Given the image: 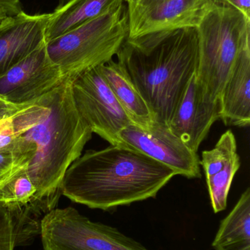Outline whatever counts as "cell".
<instances>
[{
  "label": "cell",
  "instance_id": "cell-1",
  "mask_svg": "<svg viewBox=\"0 0 250 250\" xmlns=\"http://www.w3.org/2000/svg\"><path fill=\"white\" fill-rule=\"evenodd\" d=\"M72 82L66 79L11 117L14 132L33 158L28 174L44 199L59 201L66 170L93 133L76 108Z\"/></svg>",
  "mask_w": 250,
  "mask_h": 250
},
{
  "label": "cell",
  "instance_id": "cell-2",
  "mask_svg": "<svg viewBox=\"0 0 250 250\" xmlns=\"http://www.w3.org/2000/svg\"><path fill=\"white\" fill-rule=\"evenodd\" d=\"M176 172L125 145L88 150L66 170L62 195L94 209L110 211L154 198Z\"/></svg>",
  "mask_w": 250,
  "mask_h": 250
},
{
  "label": "cell",
  "instance_id": "cell-3",
  "mask_svg": "<svg viewBox=\"0 0 250 250\" xmlns=\"http://www.w3.org/2000/svg\"><path fill=\"white\" fill-rule=\"evenodd\" d=\"M116 56L145 100L154 121L169 125L198 70L196 28L128 38Z\"/></svg>",
  "mask_w": 250,
  "mask_h": 250
},
{
  "label": "cell",
  "instance_id": "cell-4",
  "mask_svg": "<svg viewBox=\"0 0 250 250\" xmlns=\"http://www.w3.org/2000/svg\"><path fill=\"white\" fill-rule=\"evenodd\" d=\"M196 29L197 82L205 101L221 102L223 89L236 60L250 49V18L231 6L214 3Z\"/></svg>",
  "mask_w": 250,
  "mask_h": 250
},
{
  "label": "cell",
  "instance_id": "cell-5",
  "mask_svg": "<svg viewBox=\"0 0 250 250\" xmlns=\"http://www.w3.org/2000/svg\"><path fill=\"white\" fill-rule=\"evenodd\" d=\"M128 36L127 7L123 2L46 42L47 53L66 79L73 82L113 60Z\"/></svg>",
  "mask_w": 250,
  "mask_h": 250
},
{
  "label": "cell",
  "instance_id": "cell-6",
  "mask_svg": "<svg viewBox=\"0 0 250 250\" xmlns=\"http://www.w3.org/2000/svg\"><path fill=\"white\" fill-rule=\"evenodd\" d=\"M40 235L44 250H150L116 228L91 221L70 207L46 214Z\"/></svg>",
  "mask_w": 250,
  "mask_h": 250
},
{
  "label": "cell",
  "instance_id": "cell-7",
  "mask_svg": "<svg viewBox=\"0 0 250 250\" xmlns=\"http://www.w3.org/2000/svg\"><path fill=\"white\" fill-rule=\"evenodd\" d=\"M72 91L76 108L92 132L110 145H123L119 134L132 123L103 77L99 66L73 81Z\"/></svg>",
  "mask_w": 250,
  "mask_h": 250
},
{
  "label": "cell",
  "instance_id": "cell-8",
  "mask_svg": "<svg viewBox=\"0 0 250 250\" xmlns=\"http://www.w3.org/2000/svg\"><path fill=\"white\" fill-rule=\"evenodd\" d=\"M129 36L197 28L212 8L214 0H126Z\"/></svg>",
  "mask_w": 250,
  "mask_h": 250
},
{
  "label": "cell",
  "instance_id": "cell-9",
  "mask_svg": "<svg viewBox=\"0 0 250 250\" xmlns=\"http://www.w3.org/2000/svg\"><path fill=\"white\" fill-rule=\"evenodd\" d=\"M119 138L123 145L135 148L188 179L201 177L200 157L168 125L155 123L148 129L134 124L120 131Z\"/></svg>",
  "mask_w": 250,
  "mask_h": 250
},
{
  "label": "cell",
  "instance_id": "cell-10",
  "mask_svg": "<svg viewBox=\"0 0 250 250\" xmlns=\"http://www.w3.org/2000/svg\"><path fill=\"white\" fill-rule=\"evenodd\" d=\"M66 80L61 70L50 60L45 42L0 78V95L14 104H26Z\"/></svg>",
  "mask_w": 250,
  "mask_h": 250
},
{
  "label": "cell",
  "instance_id": "cell-11",
  "mask_svg": "<svg viewBox=\"0 0 250 250\" xmlns=\"http://www.w3.org/2000/svg\"><path fill=\"white\" fill-rule=\"evenodd\" d=\"M51 13L29 15L22 10L0 23V78L43 44Z\"/></svg>",
  "mask_w": 250,
  "mask_h": 250
},
{
  "label": "cell",
  "instance_id": "cell-12",
  "mask_svg": "<svg viewBox=\"0 0 250 250\" xmlns=\"http://www.w3.org/2000/svg\"><path fill=\"white\" fill-rule=\"evenodd\" d=\"M221 102L205 101L195 75L188 83L168 126L176 136L198 152L213 124L221 119Z\"/></svg>",
  "mask_w": 250,
  "mask_h": 250
},
{
  "label": "cell",
  "instance_id": "cell-13",
  "mask_svg": "<svg viewBox=\"0 0 250 250\" xmlns=\"http://www.w3.org/2000/svg\"><path fill=\"white\" fill-rule=\"evenodd\" d=\"M200 165L205 172L214 212L224 211L232 182L241 167L236 138L231 130L224 132L212 149L203 151Z\"/></svg>",
  "mask_w": 250,
  "mask_h": 250
},
{
  "label": "cell",
  "instance_id": "cell-14",
  "mask_svg": "<svg viewBox=\"0 0 250 250\" xmlns=\"http://www.w3.org/2000/svg\"><path fill=\"white\" fill-rule=\"evenodd\" d=\"M220 120L226 125L245 127L250 124V49L236 60L221 95Z\"/></svg>",
  "mask_w": 250,
  "mask_h": 250
},
{
  "label": "cell",
  "instance_id": "cell-15",
  "mask_svg": "<svg viewBox=\"0 0 250 250\" xmlns=\"http://www.w3.org/2000/svg\"><path fill=\"white\" fill-rule=\"evenodd\" d=\"M99 68L132 124L142 129L151 127L154 123L151 111L125 67L111 60Z\"/></svg>",
  "mask_w": 250,
  "mask_h": 250
},
{
  "label": "cell",
  "instance_id": "cell-16",
  "mask_svg": "<svg viewBox=\"0 0 250 250\" xmlns=\"http://www.w3.org/2000/svg\"><path fill=\"white\" fill-rule=\"evenodd\" d=\"M123 2L124 0H70L51 13L45 31V42L96 19Z\"/></svg>",
  "mask_w": 250,
  "mask_h": 250
},
{
  "label": "cell",
  "instance_id": "cell-17",
  "mask_svg": "<svg viewBox=\"0 0 250 250\" xmlns=\"http://www.w3.org/2000/svg\"><path fill=\"white\" fill-rule=\"evenodd\" d=\"M212 247L215 250H250V189L221 222Z\"/></svg>",
  "mask_w": 250,
  "mask_h": 250
},
{
  "label": "cell",
  "instance_id": "cell-18",
  "mask_svg": "<svg viewBox=\"0 0 250 250\" xmlns=\"http://www.w3.org/2000/svg\"><path fill=\"white\" fill-rule=\"evenodd\" d=\"M40 201H46L56 205L59 202L55 200L40 198L38 189L28 174L27 169H23L0 186V206L6 208Z\"/></svg>",
  "mask_w": 250,
  "mask_h": 250
},
{
  "label": "cell",
  "instance_id": "cell-19",
  "mask_svg": "<svg viewBox=\"0 0 250 250\" xmlns=\"http://www.w3.org/2000/svg\"><path fill=\"white\" fill-rule=\"evenodd\" d=\"M15 232L13 222L5 207L0 206V250H14Z\"/></svg>",
  "mask_w": 250,
  "mask_h": 250
},
{
  "label": "cell",
  "instance_id": "cell-20",
  "mask_svg": "<svg viewBox=\"0 0 250 250\" xmlns=\"http://www.w3.org/2000/svg\"><path fill=\"white\" fill-rule=\"evenodd\" d=\"M28 103L23 104H14L0 95V119L13 117L16 113L22 109Z\"/></svg>",
  "mask_w": 250,
  "mask_h": 250
},
{
  "label": "cell",
  "instance_id": "cell-21",
  "mask_svg": "<svg viewBox=\"0 0 250 250\" xmlns=\"http://www.w3.org/2000/svg\"><path fill=\"white\" fill-rule=\"evenodd\" d=\"M214 3L227 4L250 18V0H214Z\"/></svg>",
  "mask_w": 250,
  "mask_h": 250
},
{
  "label": "cell",
  "instance_id": "cell-22",
  "mask_svg": "<svg viewBox=\"0 0 250 250\" xmlns=\"http://www.w3.org/2000/svg\"><path fill=\"white\" fill-rule=\"evenodd\" d=\"M0 9L9 16H15L22 11L20 0H0Z\"/></svg>",
  "mask_w": 250,
  "mask_h": 250
},
{
  "label": "cell",
  "instance_id": "cell-23",
  "mask_svg": "<svg viewBox=\"0 0 250 250\" xmlns=\"http://www.w3.org/2000/svg\"><path fill=\"white\" fill-rule=\"evenodd\" d=\"M70 1V0H58V4H57V7L55 9L60 8Z\"/></svg>",
  "mask_w": 250,
  "mask_h": 250
},
{
  "label": "cell",
  "instance_id": "cell-24",
  "mask_svg": "<svg viewBox=\"0 0 250 250\" xmlns=\"http://www.w3.org/2000/svg\"><path fill=\"white\" fill-rule=\"evenodd\" d=\"M7 16H9L8 15H7L4 10L0 9V23H1V21H2L6 17H7Z\"/></svg>",
  "mask_w": 250,
  "mask_h": 250
},
{
  "label": "cell",
  "instance_id": "cell-25",
  "mask_svg": "<svg viewBox=\"0 0 250 250\" xmlns=\"http://www.w3.org/2000/svg\"><path fill=\"white\" fill-rule=\"evenodd\" d=\"M126 1V0H124V1Z\"/></svg>",
  "mask_w": 250,
  "mask_h": 250
}]
</instances>
